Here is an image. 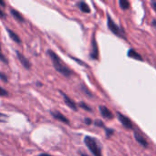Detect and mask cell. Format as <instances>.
I'll list each match as a JSON object with an SVG mask.
<instances>
[{
    "mask_svg": "<svg viewBox=\"0 0 156 156\" xmlns=\"http://www.w3.org/2000/svg\"><path fill=\"white\" fill-rule=\"evenodd\" d=\"M48 55L49 56V58H50V59L52 61V64H53L55 69L58 72H59L61 75H63L65 77H70V76L73 75L72 69H70L53 50L48 49Z\"/></svg>",
    "mask_w": 156,
    "mask_h": 156,
    "instance_id": "obj_1",
    "label": "cell"
},
{
    "mask_svg": "<svg viewBox=\"0 0 156 156\" xmlns=\"http://www.w3.org/2000/svg\"><path fill=\"white\" fill-rule=\"evenodd\" d=\"M84 143L86 144V146L88 147V149L92 153V154L94 156H102L101 154V148L100 146L99 142L90 136H86L84 139Z\"/></svg>",
    "mask_w": 156,
    "mask_h": 156,
    "instance_id": "obj_2",
    "label": "cell"
},
{
    "mask_svg": "<svg viewBox=\"0 0 156 156\" xmlns=\"http://www.w3.org/2000/svg\"><path fill=\"white\" fill-rule=\"evenodd\" d=\"M107 20H108V27H109V29H110L113 34H115L116 36H118L119 37L125 38L122 30V29L120 28V27L113 21V19L111 17V16H110L109 14H107Z\"/></svg>",
    "mask_w": 156,
    "mask_h": 156,
    "instance_id": "obj_3",
    "label": "cell"
},
{
    "mask_svg": "<svg viewBox=\"0 0 156 156\" xmlns=\"http://www.w3.org/2000/svg\"><path fill=\"white\" fill-rule=\"evenodd\" d=\"M90 57L94 60L99 59V47H98V42L95 37V34H93V37L91 38V49H90Z\"/></svg>",
    "mask_w": 156,
    "mask_h": 156,
    "instance_id": "obj_4",
    "label": "cell"
},
{
    "mask_svg": "<svg viewBox=\"0 0 156 156\" xmlns=\"http://www.w3.org/2000/svg\"><path fill=\"white\" fill-rule=\"evenodd\" d=\"M117 117H118V120L122 122V126L126 129H129V130H133V124L132 122V121L125 115H123L122 113L121 112H117Z\"/></svg>",
    "mask_w": 156,
    "mask_h": 156,
    "instance_id": "obj_5",
    "label": "cell"
},
{
    "mask_svg": "<svg viewBox=\"0 0 156 156\" xmlns=\"http://www.w3.org/2000/svg\"><path fill=\"white\" fill-rule=\"evenodd\" d=\"M16 56H17L19 61H20L21 64L23 65V67H24L25 69H29L31 68V63H30V61L28 60V58H26L20 51H18V50H16Z\"/></svg>",
    "mask_w": 156,
    "mask_h": 156,
    "instance_id": "obj_6",
    "label": "cell"
},
{
    "mask_svg": "<svg viewBox=\"0 0 156 156\" xmlns=\"http://www.w3.org/2000/svg\"><path fill=\"white\" fill-rule=\"evenodd\" d=\"M59 92L61 93V95H62V97H63V99H64V101H65V103H66L70 109H72L73 111L77 112V111H78V106L76 105V102H75L72 99H70L67 94H65L63 91H59Z\"/></svg>",
    "mask_w": 156,
    "mask_h": 156,
    "instance_id": "obj_7",
    "label": "cell"
},
{
    "mask_svg": "<svg viewBox=\"0 0 156 156\" xmlns=\"http://www.w3.org/2000/svg\"><path fill=\"white\" fill-rule=\"evenodd\" d=\"M50 114L53 116L54 119H56V120H58V121H59L61 122H64L66 124H69V121L67 119V117L65 115H63L61 112H59L58 111H51Z\"/></svg>",
    "mask_w": 156,
    "mask_h": 156,
    "instance_id": "obj_8",
    "label": "cell"
},
{
    "mask_svg": "<svg viewBox=\"0 0 156 156\" xmlns=\"http://www.w3.org/2000/svg\"><path fill=\"white\" fill-rule=\"evenodd\" d=\"M100 112L101 114L102 117L106 118V119H109V120H112L113 119V114L112 112L106 107V106H100Z\"/></svg>",
    "mask_w": 156,
    "mask_h": 156,
    "instance_id": "obj_9",
    "label": "cell"
},
{
    "mask_svg": "<svg viewBox=\"0 0 156 156\" xmlns=\"http://www.w3.org/2000/svg\"><path fill=\"white\" fill-rule=\"evenodd\" d=\"M134 139L137 141V143H139V144H140L142 146H144V148H147V147H148V145H149L148 142H147L146 139H145L142 134H140L139 133L134 132Z\"/></svg>",
    "mask_w": 156,
    "mask_h": 156,
    "instance_id": "obj_10",
    "label": "cell"
},
{
    "mask_svg": "<svg viewBox=\"0 0 156 156\" xmlns=\"http://www.w3.org/2000/svg\"><path fill=\"white\" fill-rule=\"evenodd\" d=\"M10 12H11V15L13 16V17L16 20V21H18L19 23H23V22H25V18H24V16L17 11V10H15V9H11L10 10Z\"/></svg>",
    "mask_w": 156,
    "mask_h": 156,
    "instance_id": "obj_11",
    "label": "cell"
},
{
    "mask_svg": "<svg viewBox=\"0 0 156 156\" xmlns=\"http://www.w3.org/2000/svg\"><path fill=\"white\" fill-rule=\"evenodd\" d=\"M128 56H129L130 58H135V59L140 60V61H143V60H144L143 57H142L136 50H134V49H133V48L129 49V51H128Z\"/></svg>",
    "mask_w": 156,
    "mask_h": 156,
    "instance_id": "obj_12",
    "label": "cell"
},
{
    "mask_svg": "<svg viewBox=\"0 0 156 156\" xmlns=\"http://www.w3.org/2000/svg\"><path fill=\"white\" fill-rule=\"evenodd\" d=\"M6 31L8 32V34H9V36H10V37H11V39L12 40H14L16 43H21V39H20V37H18V35L16 34V33H15L13 30H11L10 28H6Z\"/></svg>",
    "mask_w": 156,
    "mask_h": 156,
    "instance_id": "obj_13",
    "label": "cell"
},
{
    "mask_svg": "<svg viewBox=\"0 0 156 156\" xmlns=\"http://www.w3.org/2000/svg\"><path fill=\"white\" fill-rule=\"evenodd\" d=\"M78 6H79V8L80 9V11H82L83 13H90V6L88 5L87 3H85V2H83V1L79 2V3H78Z\"/></svg>",
    "mask_w": 156,
    "mask_h": 156,
    "instance_id": "obj_14",
    "label": "cell"
},
{
    "mask_svg": "<svg viewBox=\"0 0 156 156\" xmlns=\"http://www.w3.org/2000/svg\"><path fill=\"white\" fill-rule=\"evenodd\" d=\"M119 5H120V7H121L122 10H127V9H129L130 6H131L130 2L127 1V0H120Z\"/></svg>",
    "mask_w": 156,
    "mask_h": 156,
    "instance_id": "obj_15",
    "label": "cell"
},
{
    "mask_svg": "<svg viewBox=\"0 0 156 156\" xmlns=\"http://www.w3.org/2000/svg\"><path fill=\"white\" fill-rule=\"evenodd\" d=\"M79 106H80V108H82L83 110L87 111V112H93V110H92L90 106H88L85 102H83V101L80 102V103H79Z\"/></svg>",
    "mask_w": 156,
    "mask_h": 156,
    "instance_id": "obj_16",
    "label": "cell"
},
{
    "mask_svg": "<svg viewBox=\"0 0 156 156\" xmlns=\"http://www.w3.org/2000/svg\"><path fill=\"white\" fill-rule=\"evenodd\" d=\"M94 125H95V126H98V127H102V128H105L103 122H101V120H96V121L94 122Z\"/></svg>",
    "mask_w": 156,
    "mask_h": 156,
    "instance_id": "obj_17",
    "label": "cell"
},
{
    "mask_svg": "<svg viewBox=\"0 0 156 156\" xmlns=\"http://www.w3.org/2000/svg\"><path fill=\"white\" fill-rule=\"evenodd\" d=\"M8 95V92L4 89V88H2L1 86H0V97H5V96H7Z\"/></svg>",
    "mask_w": 156,
    "mask_h": 156,
    "instance_id": "obj_18",
    "label": "cell"
},
{
    "mask_svg": "<svg viewBox=\"0 0 156 156\" xmlns=\"http://www.w3.org/2000/svg\"><path fill=\"white\" fill-rule=\"evenodd\" d=\"M105 133H106V135H107V137L108 138H110L113 133H114V131L113 130H112V129H108V128H105Z\"/></svg>",
    "mask_w": 156,
    "mask_h": 156,
    "instance_id": "obj_19",
    "label": "cell"
},
{
    "mask_svg": "<svg viewBox=\"0 0 156 156\" xmlns=\"http://www.w3.org/2000/svg\"><path fill=\"white\" fill-rule=\"evenodd\" d=\"M7 117L8 116H6V115H5V114L0 112V122H5L6 120H7Z\"/></svg>",
    "mask_w": 156,
    "mask_h": 156,
    "instance_id": "obj_20",
    "label": "cell"
},
{
    "mask_svg": "<svg viewBox=\"0 0 156 156\" xmlns=\"http://www.w3.org/2000/svg\"><path fill=\"white\" fill-rule=\"evenodd\" d=\"M0 79H1L3 81H5V82L7 81V77H6L3 72H0Z\"/></svg>",
    "mask_w": 156,
    "mask_h": 156,
    "instance_id": "obj_21",
    "label": "cell"
},
{
    "mask_svg": "<svg viewBox=\"0 0 156 156\" xmlns=\"http://www.w3.org/2000/svg\"><path fill=\"white\" fill-rule=\"evenodd\" d=\"M0 60H1L2 62H4V63H6V62H7V60L5 59V57L1 52H0Z\"/></svg>",
    "mask_w": 156,
    "mask_h": 156,
    "instance_id": "obj_22",
    "label": "cell"
},
{
    "mask_svg": "<svg viewBox=\"0 0 156 156\" xmlns=\"http://www.w3.org/2000/svg\"><path fill=\"white\" fill-rule=\"evenodd\" d=\"M84 122H85L87 125H90V124L92 123V121H91V119H90V118H86V119L84 120Z\"/></svg>",
    "mask_w": 156,
    "mask_h": 156,
    "instance_id": "obj_23",
    "label": "cell"
},
{
    "mask_svg": "<svg viewBox=\"0 0 156 156\" xmlns=\"http://www.w3.org/2000/svg\"><path fill=\"white\" fill-rule=\"evenodd\" d=\"M81 89H82V90H84L86 93H88V95H89V96H90V97L92 96V93H91V92H90V91L86 89V87H85V86H82V88H81Z\"/></svg>",
    "mask_w": 156,
    "mask_h": 156,
    "instance_id": "obj_24",
    "label": "cell"
},
{
    "mask_svg": "<svg viewBox=\"0 0 156 156\" xmlns=\"http://www.w3.org/2000/svg\"><path fill=\"white\" fill-rule=\"evenodd\" d=\"M5 12L0 8V18H5Z\"/></svg>",
    "mask_w": 156,
    "mask_h": 156,
    "instance_id": "obj_25",
    "label": "cell"
},
{
    "mask_svg": "<svg viewBox=\"0 0 156 156\" xmlns=\"http://www.w3.org/2000/svg\"><path fill=\"white\" fill-rule=\"evenodd\" d=\"M152 5H153V7H154V11L156 12V1H153V2H152Z\"/></svg>",
    "mask_w": 156,
    "mask_h": 156,
    "instance_id": "obj_26",
    "label": "cell"
},
{
    "mask_svg": "<svg viewBox=\"0 0 156 156\" xmlns=\"http://www.w3.org/2000/svg\"><path fill=\"white\" fill-rule=\"evenodd\" d=\"M38 156H53V155H50V154H45V153H44V154H40Z\"/></svg>",
    "mask_w": 156,
    "mask_h": 156,
    "instance_id": "obj_27",
    "label": "cell"
},
{
    "mask_svg": "<svg viewBox=\"0 0 156 156\" xmlns=\"http://www.w3.org/2000/svg\"><path fill=\"white\" fill-rule=\"evenodd\" d=\"M80 156H89L88 154H86L85 153H82V152H80Z\"/></svg>",
    "mask_w": 156,
    "mask_h": 156,
    "instance_id": "obj_28",
    "label": "cell"
},
{
    "mask_svg": "<svg viewBox=\"0 0 156 156\" xmlns=\"http://www.w3.org/2000/svg\"><path fill=\"white\" fill-rule=\"evenodd\" d=\"M0 5H1L2 6H5V4L3 1H1V0H0Z\"/></svg>",
    "mask_w": 156,
    "mask_h": 156,
    "instance_id": "obj_29",
    "label": "cell"
},
{
    "mask_svg": "<svg viewBox=\"0 0 156 156\" xmlns=\"http://www.w3.org/2000/svg\"><path fill=\"white\" fill-rule=\"evenodd\" d=\"M153 26L156 28V20H154V21H153Z\"/></svg>",
    "mask_w": 156,
    "mask_h": 156,
    "instance_id": "obj_30",
    "label": "cell"
}]
</instances>
